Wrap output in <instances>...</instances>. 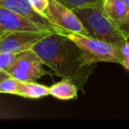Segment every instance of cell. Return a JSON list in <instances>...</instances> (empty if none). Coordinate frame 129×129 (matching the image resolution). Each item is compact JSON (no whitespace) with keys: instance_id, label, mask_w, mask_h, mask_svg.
I'll return each mask as SVG.
<instances>
[{"instance_id":"obj_18","label":"cell","mask_w":129,"mask_h":129,"mask_svg":"<svg viewBox=\"0 0 129 129\" xmlns=\"http://www.w3.org/2000/svg\"><path fill=\"white\" fill-rule=\"evenodd\" d=\"M123 1L126 4V6H128V8H129V0H123Z\"/></svg>"},{"instance_id":"obj_8","label":"cell","mask_w":129,"mask_h":129,"mask_svg":"<svg viewBox=\"0 0 129 129\" xmlns=\"http://www.w3.org/2000/svg\"><path fill=\"white\" fill-rule=\"evenodd\" d=\"M20 30L41 31L43 29L19 13L0 6V38Z\"/></svg>"},{"instance_id":"obj_9","label":"cell","mask_w":129,"mask_h":129,"mask_svg":"<svg viewBox=\"0 0 129 129\" xmlns=\"http://www.w3.org/2000/svg\"><path fill=\"white\" fill-rule=\"evenodd\" d=\"M103 13L129 39V8L123 0H104Z\"/></svg>"},{"instance_id":"obj_6","label":"cell","mask_w":129,"mask_h":129,"mask_svg":"<svg viewBox=\"0 0 129 129\" xmlns=\"http://www.w3.org/2000/svg\"><path fill=\"white\" fill-rule=\"evenodd\" d=\"M50 31H14L0 38V52L19 53L32 50L36 44L50 34Z\"/></svg>"},{"instance_id":"obj_14","label":"cell","mask_w":129,"mask_h":129,"mask_svg":"<svg viewBox=\"0 0 129 129\" xmlns=\"http://www.w3.org/2000/svg\"><path fill=\"white\" fill-rule=\"evenodd\" d=\"M18 53H4L0 52V72H6L10 68Z\"/></svg>"},{"instance_id":"obj_12","label":"cell","mask_w":129,"mask_h":129,"mask_svg":"<svg viewBox=\"0 0 129 129\" xmlns=\"http://www.w3.org/2000/svg\"><path fill=\"white\" fill-rule=\"evenodd\" d=\"M69 9L77 10L88 6H103L104 0H57Z\"/></svg>"},{"instance_id":"obj_7","label":"cell","mask_w":129,"mask_h":129,"mask_svg":"<svg viewBox=\"0 0 129 129\" xmlns=\"http://www.w3.org/2000/svg\"><path fill=\"white\" fill-rule=\"evenodd\" d=\"M0 6L9 9L27 18L43 30L53 33L68 35L69 32L55 26L43 15L36 11L29 3V0H0Z\"/></svg>"},{"instance_id":"obj_2","label":"cell","mask_w":129,"mask_h":129,"mask_svg":"<svg viewBox=\"0 0 129 129\" xmlns=\"http://www.w3.org/2000/svg\"><path fill=\"white\" fill-rule=\"evenodd\" d=\"M74 12L88 30V36L118 46H122L128 40L104 15L103 6H88Z\"/></svg>"},{"instance_id":"obj_15","label":"cell","mask_w":129,"mask_h":129,"mask_svg":"<svg viewBox=\"0 0 129 129\" xmlns=\"http://www.w3.org/2000/svg\"><path fill=\"white\" fill-rule=\"evenodd\" d=\"M120 52H121L120 66H122L125 70L129 71V40H127L122 46H120Z\"/></svg>"},{"instance_id":"obj_5","label":"cell","mask_w":129,"mask_h":129,"mask_svg":"<svg viewBox=\"0 0 129 129\" xmlns=\"http://www.w3.org/2000/svg\"><path fill=\"white\" fill-rule=\"evenodd\" d=\"M45 17L55 26L69 33L88 36V30L83 26L73 10L61 4L57 0H48Z\"/></svg>"},{"instance_id":"obj_4","label":"cell","mask_w":129,"mask_h":129,"mask_svg":"<svg viewBox=\"0 0 129 129\" xmlns=\"http://www.w3.org/2000/svg\"><path fill=\"white\" fill-rule=\"evenodd\" d=\"M44 64L33 50L19 52L6 72L10 76L21 81H36L48 74L43 68Z\"/></svg>"},{"instance_id":"obj_1","label":"cell","mask_w":129,"mask_h":129,"mask_svg":"<svg viewBox=\"0 0 129 129\" xmlns=\"http://www.w3.org/2000/svg\"><path fill=\"white\" fill-rule=\"evenodd\" d=\"M44 66L82 89L94 69L88 56L67 35L50 33L32 49Z\"/></svg>"},{"instance_id":"obj_11","label":"cell","mask_w":129,"mask_h":129,"mask_svg":"<svg viewBox=\"0 0 129 129\" xmlns=\"http://www.w3.org/2000/svg\"><path fill=\"white\" fill-rule=\"evenodd\" d=\"M50 95L59 100H72L78 96V87L67 79H63L50 87Z\"/></svg>"},{"instance_id":"obj_16","label":"cell","mask_w":129,"mask_h":129,"mask_svg":"<svg viewBox=\"0 0 129 129\" xmlns=\"http://www.w3.org/2000/svg\"><path fill=\"white\" fill-rule=\"evenodd\" d=\"M29 3L37 13L45 16V12L49 4L48 0H29Z\"/></svg>"},{"instance_id":"obj_10","label":"cell","mask_w":129,"mask_h":129,"mask_svg":"<svg viewBox=\"0 0 129 129\" xmlns=\"http://www.w3.org/2000/svg\"><path fill=\"white\" fill-rule=\"evenodd\" d=\"M16 95L26 98L38 99L50 95V88L39 84L36 81H20Z\"/></svg>"},{"instance_id":"obj_13","label":"cell","mask_w":129,"mask_h":129,"mask_svg":"<svg viewBox=\"0 0 129 129\" xmlns=\"http://www.w3.org/2000/svg\"><path fill=\"white\" fill-rule=\"evenodd\" d=\"M19 82H20L19 80L15 79L12 76L3 80L0 82V93L16 95Z\"/></svg>"},{"instance_id":"obj_3","label":"cell","mask_w":129,"mask_h":129,"mask_svg":"<svg viewBox=\"0 0 129 129\" xmlns=\"http://www.w3.org/2000/svg\"><path fill=\"white\" fill-rule=\"evenodd\" d=\"M67 36L88 56L93 64L98 62L121 63L120 46L85 35L69 33Z\"/></svg>"},{"instance_id":"obj_17","label":"cell","mask_w":129,"mask_h":129,"mask_svg":"<svg viewBox=\"0 0 129 129\" xmlns=\"http://www.w3.org/2000/svg\"><path fill=\"white\" fill-rule=\"evenodd\" d=\"M8 77H10V74L7 72H0V82Z\"/></svg>"}]
</instances>
